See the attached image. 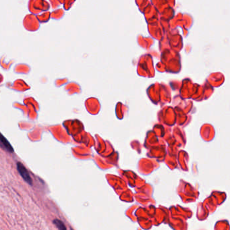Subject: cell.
<instances>
[{
  "label": "cell",
  "mask_w": 230,
  "mask_h": 230,
  "mask_svg": "<svg viewBox=\"0 0 230 230\" xmlns=\"http://www.w3.org/2000/svg\"><path fill=\"white\" fill-rule=\"evenodd\" d=\"M17 170L18 171L21 177L23 178V180L25 181L26 183H28V184L32 185L33 184V180L31 178L30 173H29L27 169L26 168L23 164L21 162H18L16 164Z\"/></svg>",
  "instance_id": "cell-1"
},
{
  "label": "cell",
  "mask_w": 230,
  "mask_h": 230,
  "mask_svg": "<svg viewBox=\"0 0 230 230\" xmlns=\"http://www.w3.org/2000/svg\"><path fill=\"white\" fill-rule=\"evenodd\" d=\"M53 222L59 230H67L66 225H64L63 222H62L61 220L58 219H55Z\"/></svg>",
  "instance_id": "cell-3"
},
{
  "label": "cell",
  "mask_w": 230,
  "mask_h": 230,
  "mask_svg": "<svg viewBox=\"0 0 230 230\" xmlns=\"http://www.w3.org/2000/svg\"><path fill=\"white\" fill-rule=\"evenodd\" d=\"M0 147L8 153H14V149L12 146L1 133H0Z\"/></svg>",
  "instance_id": "cell-2"
}]
</instances>
